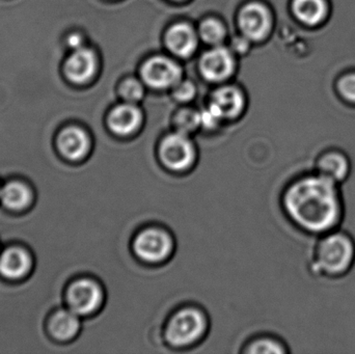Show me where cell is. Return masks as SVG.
Listing matches in <instances>:
<instances>
[{"mask_svg":"<svg viewBox=\"0 0 355 354\" xmlns=\"http://www.w3.org/2000/svg\"><path fill=\"white\" fill-rule=\"evenodd\" d=\"M176 125L179 132L187 133L196 130L200 125V114L192 110H182L177 116Z\"/></svg>","mask_w":355,"mask_h":354,"instance_id":"obj_22","label":"cell"},{"mask_svg":"<svg viewBox=\"0 0 355 354\" xmlns=\"http://www.w3.org/2000/svg\"><path fill=\"white\" fill-rule=\"evenodd\" d=\"M243 105L241 93L235 87H225L213 95L210 107L220 118H233L241 112Z\"/></svg>","mask_w":355,"mask_h":354,"instance_id":"obj_15","label":"cell"},{"mask_svg":"<svg viewBox=\"0 0 355 354\" xmlns=\"http://www.w3.org/2000/svg\"><path fill=\"white\" fill-rule=\"evenodd\" d=\"M52 335L58 340H70L78 334L80 330L79 315L69 310L60 311L53 316L50 322Z\"/></svg>","mask_w":355,"mask_h":354,"instance_id":"obj_17","label":"cell"},{"mask_svg":"<svg viewBox=\"0 0 355 354\" xmlns=\"http://www.w3.org/2000/svg\"><path fill=\"white\" fill-rule=\"evenodd\" d=\"M181 76L179 66L166 57H154L145 64L143 77L146 82L157 89L175 85Z\"/></svg>","mask_w":355,"mask_h":354,"instance_id":"obj_7","label":"cell"},{"mask_svg":"<svg viewBox=\"0 0 355 354\" xmlns=\"http://www.w3.org/2000/svg\"><path fill=\"white\" fill-rule=\"evenodd\" d=\"M31 258L26 251L12 247L0 256V274L10 280H18L28 274Z\"/></svg>","mask_w":355,"mask_h":354,"instance_id":"obj_14","label":"cell"},{"mask_svg":"<svg viewBox=\"0 0 355 354\" xmlns=\"http://www.w3.org/2000/svg\"><path fill=\"white\" fill-rule=\"evenodd\" d=\"M208 320L200 310L184 308L176 312L166 326V342L176 348L192 346L206 334Z\"/></svg>","mask_w":355,"mask_h":354,"instance_id":"obj_3","label":"cell"},{"mask_svg":"<svg viewBox=\"0 0 355 354\" xmlns=\"http://www.w3.org/2000/svg\"><path fill=\"white\" fill-rule=\"evenodd\" d=\"M283 205L290 220L304 232L322 235L337 230L344 206L339 184L322 175H306L286 189Z\"/></svg>","mask_w":355,"mask_h":354,"instance_id":"obj_1","label":"cell"},{"mask_svg":"<svg viewBox=\"0 0 355 354\" xmlns=\"http://www.w3.org/2000/svg\"><path fill=\"white\" fill-rule=\"evenodd\" d=\"M133 251L141 261L160 264L170 259L175 242L168 231L160 228H147L133 239Z\"/></svg>","mask_w":355,"mask_h":354,"instance_id":"obj_5","label":"cell"},{"mask_svg":"<svg viewBox=\"0 0 355 354\" xmlns=\"http://www.w3.org/2000/svg\"><path fill=\"white\" fill-rule=\"evenodd\" d=\"M0 199L8 209L19 211L31 204L33 195L31 189L21 182H10L0 191Z\"/></svg>","mask_w":355,"mask_h":354,"instance_id":"obj_18","label":"cell"},{"mask_svg":"<svg viewBox=\"0 0 355 354\" xmlns=\"http://www.w3.org/2000/svg\"><path fill=\"white\" fill-rule=\"evenodd\" d=\"M96 70L95 54L92 50L79 48L67 60L64 72L73 82L83 83L89 80Z\"/></svg>","mask_w":355,"mask_h":354,"instance_id":"obj_12","label":"cell"},{"mask_svg":"<svg viewBox=\"0 0 355 354\" xmlns=\"http://www.w3.org/2000/svg\"><path fill=\"white\" fill-rule=\"evenodd\" d=\"M166 43L177 55L188 56L196 48V37L191 27L186 24H177L168 30Z\"/></svg>","mask_w":355,"mask_h":354,"instance_id":"obj_16","label":"cell"},{"mask_svg":"<svg viewBox=\"0 0 355 354\" xmlns=\"http://www.w3.org/2000/svg\"><path fill=\"white\" fill-rule=\"evenodd\" d=\"M239 23L246 37L252 39H261L267 35L270 28V15L267 8L261 4H248L240 14Z\"/></svg>","mask_w":355,"mask_h":354,"instance_id":"obj_9","label":"cell"},{"mask_svg":"<svg viewBox=\"0 0 355 354\" xmlns=\"http://www.w3.org/2000/svg\"><path fill=\"white\" fill-rule=\"evenodd\" d=\"M158 157L166 170L184 172L194 166L198 153L196 145L187 134L177 132L162 139L158 149Z\"/></svg>","mask_w":355,"mask_h":354,"instance_id":"obj_4","label":"cell"},{"mask_svg":"<svg viewBox=\"0 0 355 354\" xmlns=\"http://www.w3.org/2000/svg\"><path fill=\"white\" fill-rule=\"evenodd\" d=\"M143 116L135 106L126 104L112 110L108 118V125L112 132L119 136H129L141 126Z\"/></svg>","mask_w":355,"mask_h":354,"instance_id":"obj_13","label":"cell"},{"mask_svg":"<svg viewBox=\"0 0 355 354\" xmlns=\"http://www.w3.org/2000/svg\"><path fill=\"white\" fill-rule=\"evenodd\" d=\"M58 145L64 157L72 161H78L89 155L91 139L83 129L70 127L60 132Z\"/></svg>","mask_w":355,"mask_h":354,"instance_id":"obj_10","label":"cell"},{"mask_svg":"<svg viewBox=\"0 0 355 354\" xmlns=\"http://www.w3.org/2000/svg\"><path fill=\"white\" fill-rule=\"evenodd\" d=\"M105 294L99 283L92 278H81L71 285L68 291L70 310L79 316L97 312L103 305Z\"/></svg>","mask_w":355,"mask_h":354,"instance_id":"obj_6","label":"cell"},{"mask_svg":"<svg viewBox=\"0 0 355 354\" xmlns=\"http://www.w3.org/2000/svg\"><path fill=\"white\" fill-rule=\"evenodd\" d=\"M293 8L296 17L309 25L319 24L327 15L325 0H295Z\"/></svg>","mask_w":355,"mask_h":354,"instance_id":"obj_19","label":"cell"},{"mask_svg":"<svg viewBox=\"0 0 355 354\" xmlns=\"http://www.w3.org/2000/svg\"><path fill=\"white\" fill-rule=\"evenodd\" d=\"M316 172L340 184L349 177L352 162L343 152L331 150L319 156L316 161Z\"/></svg>","mask_w":355,"mask_h":354,"instance_id":"obj_8","label":"cell"},{"mask_svg":"<svg viewBox=\"0 0 355 354\" xmlns=\"http://www.w3.org/2000/svg\"><path fill=\"white\" fill-rule=\"evenodd\" d=\"M200 37L209 44H217L225 37V28L216 20H207L200 28Z\"/></svg>","mask_w":355,"mask_h":354,"instance_id":"obj_21","label":"cell"},{"mask_svg":"<svg viewBox=\"0 0 355 354\" xmlns=\"http://www.w3.org/2000/svg\"><path fill=\"white\" fill-rule=\"evenodd\" d=\"M83 45V39L80 35L77 33H73L68 37V46L71 48H74L75 50L79 49Z\"/></svg>","mask_w":355,"mask_h":354,"instance_id":"obj_26","label":"cell"},{"mask_svg":"<svg viewBox=\"0 0 355 354\" xmlns=\"http://www.w3.org/2000/svg\"><path fill=\"white\" fill-rule=\"evenodd\" d=\"M355 262L354 238L343 231L334 230L322 235L313 261V272L337 278L349 272Z\"/></svg>","mask_w":355,"mask_h":354,"instance_id":"obj_2","label":"cell"},{"mask_svg":"<svg viewBox=\"0 0 355 354\" xmlns=\"http://www.w3.org/2000/svg\"><path fill=\"white\" fill-rule=\"evenodd\" d=\"M196 93V89L190 82H183L175 89V97L180 101H189Z\"/></svg>","mask_w":355,"mask_h":354,"instance_id":"obj_25","label":"cell"},{"mask_svg":"<svg viewBox=\"0 0 355 354\" xmlns=\"http://www.w3.org/2000/svg\"><path fill=\"white\" fill-rule=\"evenodd\" d=\"M246 353H269V354H282L287 353V349L284 347L279 341L273 339H259L254 342L248 345Z\"/></svg>","mask_w":355,"mask_h":354,"instance_id":"obj_20","label":"cell"},{"mask_svg":"<svg viewBox=\"0 0 355 354\" xmlns=\"http://www.w3.org/2000/svg\"><path fill=\"white\" fill-rule=\"evenodd\" d=\"M340 91L348 101L355 103V74L344 77L339 83Z\"/></svg>","mask_w":355,"mask_h":354,"instance_id":"obj_24","label":"cell"},{"mask_svg":"<svg viewBox=\"0 0 355 354\" xmlns=\"http://www.w3.org/2000/svg\"><path fill=\"white\" fill-rule=\"evenodd\" d=\"M143 87L137 80L129 79L121 87V95L129 102H137L143 97Z\"/></svg>","mask_w":355,"mask_h":354,"instance_id":"obj_23","label":"cell"},{"mask_svg":"<svg viewBox=\"0 0 355 354\" xmlns=\"http://www.w3.org/2000/svg\"><path fill=\"white\" fill-rule=\"evenodd\" d=\"M200 69L208 80H223L233 72V56L225 48H215L202 56Z\"/></svg>","mask_w":355,"mask_h":354,"instance_id":"obj_11","label":"cell"}]
</instances>
